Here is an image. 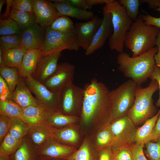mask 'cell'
Here are the masks:
<instances>
[{"label":"cell","instance_id":"cell-1","mask_svg":"<svg viewBox=\"0 0 160 160\" xmlns=\"http://www.w3.org/2000/svg\"><path fill=\"white\" fill-rule=\"evenodd\" d=\"M81 116L83 121L89 122L95 117L112 121L110 92L103 83L93 79L85 84Z\"/></svg>","mask_w":160,"mask_h":160},{"label":"cell","instance_id":"cell-2","mask_svg":"<svg viewBox=\"0 0 160 160\" xmlns=\"http://www.w3.org/2000/svg\"><path fill=\"white\" fill-rule=\"evenodd\" d=\"M158 51L156 46L135 57L124 52L119 53L117 58L118 69L125 77L140 86L151 77L155 66L154 56Z\"/></svg>","mask_w":160,"mask_h":160},{"label":"cell","instance_id":"cell-3","mask_svg":"<svg viewBox=\"0 0 160 160\" xmlns=\"http://www.w3.org/2000/svg\"><path fill=\"white\" fill-rule=\"evenodd\" d=\"M160 32L158 28L146 24L140 15L127 33L124 46L131 50L132 57L138 56L156 46Z\"/></svg>","mask_w":160,"mask_h":160},{"label":"cell","instance_id":"cell-4","mask_svg":"<svg viewBox=\"0 0 160 160\" xmlns=\"http://www.w3.org/2000/svg\"><path fill=\"white\" fill-rule=\"evenodd\" d=\"M102 10L103 14L109 12L112 15L113 31L108 39L109 48L119 53L123 52L126 36L133 21L118 1L105 4Z\"/></svg>","mask_w":160,"mask_h":160},{"label":"cell","instance_id":"cell-5","mask_svg":"<svg viewBox=\"0 0 160 160\" xmlns=\"http://www.w3.org/2000/svg\"><path fill=\"white\" fill-rule=\"evenodd\" d=\"M159 89L158 84L154 80H151L146 87L136 86L134 102L127 115L135 125L145 122L156 114V108L153 104L152 97Z\"/></svg>","mask_w":160,"mask_h":160},{"label":"cell","instance_id":"cell-6","mask_svg":"<svg viewBox=\"0 0 160 160\" xmlns=\"http://www.w3.org/2000/svg\"><path fill=\"white\" fill-rule=\"evenodd\" d=\"M137 85L130 79L111 91L112 121L127 116L134 102Z\"/></svg>","mask_w":160,"mask_h":160},{"label":"cell","instance_id":"cell-7","mask_svg":"<svg viewBox=\"0 0 160 160\" xmlns=\"http://www.w3.org/2000/svg\"><path fill=\"white\" fill-rule=\"evenodd\" d=\"M46 29L45 40L41 49L43 54L61 52L64 50L77 51L79 49L76 35L73 30L62 33L53 31L49 27Z\"/></svg>","mask_w":160,"mask_h":160},{"label":"cell","instance_id":"cell-8","mask_svg":"<svg viewBox=\"0 0 160 160\" xmlns=\"http://www.w3.org/2000/svg\"><path fill=\"white\" fill-rule=\"evenodd\" d=\"M27 86L35 95L38 103L50 113H61L60 94L52 92L33 76L24 79Z\"/></svg>","mask_w":160,"mask_h":160},{"label":"cell","instance_id":"cell-9","mask_svg":"<svg viewBox=\"0 0 160 160\" xmlns=\"http://www.w3.org/2000/svg\"><path fill=\"white\" fill-rule=\"evenodd\" d=\"M84 95V90L73 83L66 85L60 93V105L62 113L75 116L81 113Z\"/></svg>","mask_w":160,"mask_h":160},{"label":"cell","instance_id":"cell-10","mask_svg":"<svg viewBox=\"0 0 160 160\" xmlns=\"http://www.w3.org/2000/svg\"><path fill=\"white\" fill-rule=\"evenodd\" d=\"M111 129L115 138L112 149L124 145H131L135 143L137 128L135 125L127 116L112 121Z\"/></svg>","mask_w":160,"mask_h":160},{"label":"cell","instance_id":"cell-11","mask_svg":"<svg viewBox=\"0 0 160 160\" xmlns=\"http://www.w3.org/2000/svg\"><path fill=\"white\" fill-rule=\"evenodd\" d=\"M75 66L68 62L58 64L54 73L42 84L51 91L60 94L66 85L72 83Z\"/></svg>","mask_w":160,"mask_h":160},{"label":"cell","instance_id":"cell-12","mask_svg":"<svg viewBox=\"0 0 160 160\" xmlns=\"http://www.w3.org/2000/svg\"><path fill=\"white\" fill-rule=\"evenodd\" d=\"M102 21V19L95 15L86 22L75 23L73 31L76 35L79 47L85 51L91 45Z\"/></svg>","mask_w":160,"mask_h":160},{"label":"cell","instance_id":"cell-13","mask_svg":"<svg viewBox=\"0 0 160 160\" xmlns=\"http://www.w3.org/2000/svg\"><path fill=\"white\" fill-rule=\"evenodd\" d=\"M36 23L46 28L58 17V12L49 0H31Z\"/></svg>","mask_w":160,"mask_h":160},{"label":"cell","instance_id":"cell-14","mask_svg":"<svg viewBox=\"0 0 160 160\" xmlns=\"http://www.w3.org/2000/svg\"><path fill=\"white\" fill-rule=\"evenodd\" d=\"M61 56V52L43 54L38 62L33 78L42 84L56 71Z\"/></svg>","mask_w":160,"mask_h":160},{"label":"cell","instance_id":"cell-15","mask_svg":"<svg viewBox=\"0 0 160 160\" xmlns=\"http://www.w3.org/2000/svg\"><path fill=\"white\" fill-rule=\"evenodd\" d=\"M46 34V28L36 23L23 31L21 35L22 47L28 50L41 49Z\"/></svg>","mask_w":160,"mask_h":160},{"label":"cell","instance_id":"cell-16","mask_svg":"<svg viewBox=\"0 0 160 160\" xmlns=\"http://www.w3.org/2000/svg\"><path fill=\"white\" fill-rule=\"evenodd\" d=\"M103 14L102 23L96 32L91 45L85 51V54L87 56L102 47L113 32L111 13L108 12Z\"/></svg>","mask_w":160,"mask_h":160},{"label":"cell","instance_id":"cell-17","mask_svg":"<svg viewBox=\"0 0 160 160\" xmlns=\"http://www.w3.org/2000/svg\"><path fill=\"white\" fill-rule=\"evenodd\" d=\"M74 148L61 143L53 139L38 149L39 156L49 159H64L74 152Z\"/></svg>","mask_w":160,"mask_h":160},{"label":"cell","instance_id":"cell-18","mask_svg":"<svg viewBox=\"0 0 160 160\" xmlns=\"http://www.w3.org/2000/svg\"><path fill=\"white\" fill-rule=\"evenodd\" d=\"M54 129L44 121L30 127L27 136L38 150L53 139Z\"/></svg>","mask_w":160,"mask_h":160},{"label":"cell","instance_id":"cell-19","mask_svg":"<svg viewBox=\"0 0 160 160\" xmlns=\"http://www.w3.org/2000/svg\"><path fill=\"white\" fill-rule=\"evenodd\" d=\"M23 78L19 76L15 89L11 93L10 98L23 109L38 104L37 100L32 95Z\"/></svg>","mask_w":160,"mask_h":160},{"label":"cell","instance_id":"cell-20","mask_svg":"<svg viewBox=\"0 0 160 160\" xmlns=\"http://www.w3.org/2000/svg\"><path fill=\"white\" fill-rule=\"evenodd\" d=\"M42 52L41 49L28 50L17 68L20 76L23 79L33 76Z\"/></svg>","mask_w":160,"mask_h":160},{"label":"cell","instance_id":"cell-21","mask_svg":"<svg viewBox=\"0 0 160 160\" xmlns=\"http://www.w3.org/2000/svg\"><path fill=\"white\" fill-rule=\"evenodd\" d=\"M58 12V17L66 16L80 20H90L95 15L93 12L75 7L71 5L68 0L64 2L53 3Z\"/></svg>","mask_w":160,"mask_h":160},{"label":"cell","instance_id":"cell-22","mask_svg":"<svg viewBox=\"0 0 160 160\" xmlns=\"http://www.w3.org/2000/svg\"><path fill=\"white\" fill-rule=\"evenodd\" d=\"M10 156L11 160H38L39 156L38 149L26 136Z\"/></svg>","mask_w":160,"mask_h":160},{"label":"cell","instance_id":"cell-23","mask_svg":"<svg viewBox=\"0 0 160 160\" xmlns=\"http://www.w3.org/2000/svg\"><path fill=\"white\" fill-rule=\"evenodd\" d=\"M51 114L38 103L23 109V121L31 127L45 121Z\"/></svg>","mask_w":160,"mask_h":160},{"label":"cell","instance_id":"cell-24","mask_svg":"<svg viewBox=\"0 0 160 160\" xmlns=\"http://www.w3.org/2000/svg\"><path fill=\"white\" fill-rule=\"evenodd\" d=\"M160 114V108L156 114L148 119L142 126L137 129L135 143L144 145L148 142L152 141L153 131Z\"/></svg>","mask_w":160,"mask_h":160},{"label":"cell","instance_id":"cell-25","mask_svg":"<svg viewBox=\"0 0 160 160\" xmlns=\"http://www.w3.org/2000/svg\"><path fill=\"white\" fill-rule=\"evenodd\" d=\"M98 151L92 147L89 140L85 139L79 148L66 158V160H98Z\"/></svg>","mask_w":160,"mask_h":160},{"label":"cell","instance_id":"cell-26","mask_svg":"<svg viewBox=\"0 0 160 160\" xmlns=\"http://www.w3.org/2000/svg\"><path fill=\"white\" fill-rule=\"evenodd\" d=\"M27 50L23 47L5 51L0 48V55L4 66L17 69Z\"/></svg>","mask_w":160,"mask_h":160},{"label":"cell","instance_id":"cell-27","mask_svg":"<svg viewBox=\"0 0 160 160\" xmlns=\"http://www.w3.org/2000/svg\"><path fill=\"white\" fill-rule=\"evenodd\" d=\"M53 139L61 143L69 145L77 143L79 135L76 131L69 126L59 128H55Z\"/></svg>","mask_w":160,"mask_h":160},{"label":"cell","instance_id":"cell-28","mask_svg":"<svg viewBox=\"0 0 160 160\" xmlns=\"http://www.w3.org/2000/svg\"><path fill=\"white\" fill-rule=\"evenodd\" d=\"M110 122L103 125L97 134L96 144L97 150L98 151L106 147H111L114 141L115 138L112 131Z\"/></svg>","mask_w":160,"mask_h":160},{"label":"cell","instance_id":"cell-29","mask_svg":"<svg viewBox=\"0 0 160 160\" xmlns=\"http://www.w3.org/2000/svg\"><path fill=\"white\" fill-rule=\"evenodd\" d=\"M15 21L23 31L36 23L33 13L19 11L11 8L9 17Z\"/></svg>","mask_w":160,"mask_h":160},{"label":"cell","instance_id":"cell-30","mask_svg":"<svg viewBox=\"0 0 160 160\" xmlns=\"http://www.w3.org/2000/svg\"><path fill=\"white\" fill-rule=\"evenodd\" d=\"M79 117L64 114L61 113H52L45 121L53 127L59 128L69 126L79 120Z\"/></svg>","mask_w":160,"mask_h":160},{"label":"cell","instance_id":"cell-31","mask_svg":"<svg viewBox=\"0 0 160 160\" xmlns=\"http://www.w3.org/2000/svg\"><path fill=\"white\" fill-rule=\"evenodd\" d=\"M0 114L23 120V109L10 98L0 100Z\"/></svg>","mask_w":160,"mask_h":160},{"label":"cell","instance_id":"cell-32","mask_svg":"<svg viewBox=\"0 0 160 160\" xmlns=\"http://www.w3.org/2000/svg\"><path fill=\"white\" fill-rule=\"evenodd\" d=\"M30 126L18 117L13 118L9 133L16 139L22 140L27 135Z\"/></svg>","mask_w":160,"mask_h":160},{"label":"cell","instance_id":"cell-33","mask_svg":"<svg viewBox=\"0 0 160 160\" xmlns=\"http://www.w3.org/2000/svg\"><path fill=\"white\" fill-rule=\"evenodd\" d=\"M0 74L12 93L15 89L20 76L17 69L6 66L0 67Z\"/></svg>","mask_w":160,"mask_h":160},{"label":"cell","instance_id":"cell-34","mask_svg":"<svg viewBox=\"0 0 160 160\" xmlns=\"http://www.w3.org/2000/svg\"><path fill=\"white\" fill-rule=\"evenodd\" d=\"M49 27L54 31L65 33L72 31L74 25L71 20L68 17L61 16L57 17Z\"/></svg>","mask_w":160,"mask_h":160},{"label":"cell","instance_id":"cell-35","mask_svg":"<svg viewBox=\"0 0 160 160\" xmlns=\"http://www.w3.org/2000/svg\"><path fill=\"white\" fill-rule=\"evenodd\" d=\"M23 31L13 20L9 17L0 20V35L1 36L19 34Z\"/></svg>","mask_w":160,"mask_h":160},{"label":"cell","instance_id":"cell-36","mask_svg":"<svg viewBox=\"0 0 160 160\" xmlns=\"http://www.w3.org/2000/svg\"><path fill=\"white\" fill-rule=\"evenodd\" d=\"M22 47L21 35L14 34L1 36L0 48L3 51Z\"/></svg>","mask_w":160,"mask_h":160},{"label":"cell","instance_id":"cell-37","mask_svg":"<svg viewBox=\"0 0 160 160\" xmlns=\"http://www.w3.org/2000/svg\"><path fill=\"white\" fill-rule=\"evenodd\" d=\"M22 140H17L8 133L0 144V152L10 156L19 147Z\"/></svg>","mask_w":160,"mask_h":160},{"label":"cell","instance_id":"cell-38","mask_svg":"<svg viewBox=\"0 0 160 160\" xmlns=\"http://www.w3.org/2000/svg\"><path fill=\"white\" fill-rule=\"evenodd\" d=\"M120 5L124 6L127 14L133 22L137 19L139 13L140 0H119Z\"/></svg>","mask_w":160,"mask_h":160},{"label":"cell","instance_id":"cell-39","mask_svg":"<svg viewBox=\"0 0 160 160\" xmlns=\"http://www.w3.org/2000/svg\"><path fill=\"white\" fill-rule=\"evenodd\" d=\"M131 145H124L112 149L114 160H132Z\"/></svg>","mask_w":160,"mask_h":160},{"label":"cell","instance_id":"cell-40","mask_svg":"<svg viewBox=\"0 0 160 160\" xmlns=\"http://www.w3.org/2000/svg\"><path fill=\"white\" fill-rule=\"evenodd\" d=\"M145 153L150 160H160V140L149 141L145 144Z\"/></svg>","mask_w":160,"mask_h":160},{"label":"cell","instance_id":"cell-41","mask_svg":"<svg viewBox=\"0 0 160 160\" xmlns=\"http://www.w3.org/2000/svg\"><path fill=\"white\" fill-rule=\"evenodd\" d=\"M12 118L0 114V144L9 133Z\"/></svg>","mask_w":160,"mask_h":160},{"label":"cell","instance_id":"cell-42","mask_svg":"<svg viewBox=\"0 0 160 160\" xmlns=\"http://www.w3.org/2000/svg\"><path fill=\"white\" fill-rule=\"evenodd\" d=\"M11 8L19 11L33 13L31 0H12Z\"/></svg>","mask_w":160,"mask_h":160},{"label":"cell","instance_id":"cell-43","mask_svg":"<svg viewBox=\"0 0 160 160\" xmlns=\"http://www.w3.org/2000/svg\"><path fill=\"white\" fill-rule=\"evenodd\" d=\"M144 145H138L135 143L131 145L132 160H148L143 152Z\"/></svg>","mask_w":160,"mask_h":160},{"label":"cell","instance_id":"cell-44","mask_svg":"<svg viewBox=\"0 0 160 160\" xmlns=\"http://www.w3.org/2000/svg\"><path fill=\"white\" fill-rule=\"evenodd\" d=\"M11 92L4 79L0 76V100L10 98Z\"/></svg>","mask_w":160,"mask_h":160},{"label":"cell","instance_id":"cell-45","mask_svg":"<svg viewBox=\"0 0 160 160\" xmlns=\"http://www.w3.org/2000/svg\"><path fill=\"white\" fill-rule=\"evenodd\" d=\"M98 160H114V153L111 147L104 148L98 151Z\"/></svg>","mask_w":160,"mask_h":160},{"label":"cell","instance_id":"cell-46","mask_svg":"<svg viewBox=\"0 0 160 160\" xmlns=\"http://www.w3.org/2000/svg\"><path fill=\"white\" fill-rule=\"evenodd\" d=\"M141 16L146 24L155 26L160 29V17H155L147 13L141 15Z\"/></svg>","mask_w":160,"mask_h":160},{"label":"cell","instance_id":"cell-47","mask_svg":"<svg viewBox=\"0 0 160 160\" xmlns=\"http://www.w3.org/2000/svg\"><path fill=\"white\" fill-rule=\"evenodd\" d=\"M69 3L73 6L82 9H91V8L87 3V0H68Z\"/></svg>","mask_w":160,"mask_h":160},{"label":"cell","instance_id":"cell-48","mask_svg":"<svg viewBox=\"0 0 160 160\" xmlns=\"http://www.w3.org/2000/svg\"><path fill=\"white\" fill-rule=\"evenodd\" d=\"M150 79L156 80L157 82L159 89V95L156 105L157 107H160V68L155 65Z\"/></svg>","mask_w":160,"mask_h":160},{"label":"cell","instance_id":"cell-49","mask_svg":"<svg viewBox=\"0 0 160 160\" xmlns=\"http://www.w3.org/2000/svg\"><path fill=\"white\" fill-rule=\"evenodd\" d=\"M159 140H160V114L153 131L152 141L156 142Z\"/></svg>","mask_w":160,"mask_h":160},{"label":"cell","instance_id":"cell-50","mask_svg":"<svg viewBox=\"0 0 160 160\" xmlns=\"http://www.w3.org/2000/svg\"><path fill=\"white\" fill-rule=\"evenodd\" d=\"M156 46L158 47V51L154 56L155 65L160 68V32L156 40Z\"/></svg>","mask_w":160,"mask_h":160},{"label":"cell","instance_id":"cell-51","mask_svg":"<svg viewBox=\"0 0 160 160\" xmlns=\"http://www.w3.org/2000/svg\"><path fill=\"white\" fill-rule=\"evenodd\" d=\"M140 2L141 4L147 3L149 8L155 10L160 5V0H140Z\"/></svg>","mask_w":160,"mask_h":160},{"label":"cell","instance_id":"cell-52","mask_svg":"<svg viewBox=\"0 0 160 160\" xmlns=\"http://www.w3.org/2000/svg\"><path fill=\"white\" fill-rule=\"evenodd\" d=\"M114 0H87V1L89 5L92 8L93 5L97 4H105L113 1Z\"/></svg>","mask_w":160,"mask_h":160},{"label":"cell","instance_id":"cell-53","mask_svg":"<svg viewBox=\"0 0 160 160\" xmlns=\"http://www.w3.org/2000/svg\"><path fill=\"white\" fill-rule=\"evenodd\" d=\"M12 0H7L6 2L7 4V7L5 12L1 15V19H5L9 18V17L10 13L11 10V4Z\"/></svg>","mask_w":160,"mask_h":160},{"label":"cell","instance_id":"cell-54","mask_svg":"<svg viewBox=\"0 0 160 160\" xmlns=\"http://www.w3.org/2000/svg\"><path fill=\"white\" fill-rule=\"evenodd\" d=\"M0 160H11L10 156L0 152Z\"/></svg>","mask_w":160,"mask_h":160},{"label":"cell","instance_id":"cell-55","mask_svg":"<svg viewBox=\"0 0 160 160\" xmlns=\"http://www.w3.org/2000/svg\"><path fill=\"white\" fill-rule=\"evenodd\" d=\"M6 1L5 0H0V13H1V12L2 10V7L5 3Z\"/></svg>","mask_w":160,"mask_h":160},{"label":"cell","instance_id":"cell-56","mask_svg":"<svg viewBox=\"0 0 160 160\" xmlns=\"http://www.w3.org/2000/svg\"><path fill=\"white\" fill-rule=\"evenodd\" d=\"M49 1L52 2H53V3H60L65 2L66 0H51Z\"/></svg>","mask_w":160,"mask_h":160},{"label":"cell","instance_id":"cell-57","mask_svg":"<svg viewBox=\"0 0 160 160\" xmlns=\"http://www.w3.org/2000/svg\"><path fill=\"white\" fill-rule=\"evenodd\" d=\"M50 159L46 157L39 156L38 160H50Z\"/></svg>","mask_w":160,"mask_h":160},{"label":"cell","instance_id":"cell-58","mask_svg":"<svg viewBox=\"0 0 160 160\" xmlns=\"http://www.w3.org/2000/svg\"><path fill=\"white\" fill-rule=\"evenodd\" d=\"M50 160H66L64 159H50Z\"/></svg>","mask_w":160,"mask_h":160},{"label":"cell","instance_id":"cell-59","mask_svg":"<svg viewBox=\"0 0 160 160\" xmlns=\"http://www.w3.org/2000/svg\"><path fill=\"white\" fill-rule=\"evenodd\" d=\"M155 10L156 11L160 12V5L158 8H157Z\"/></svg>","mask_w":160,"mask_h":160}]
</instances>
